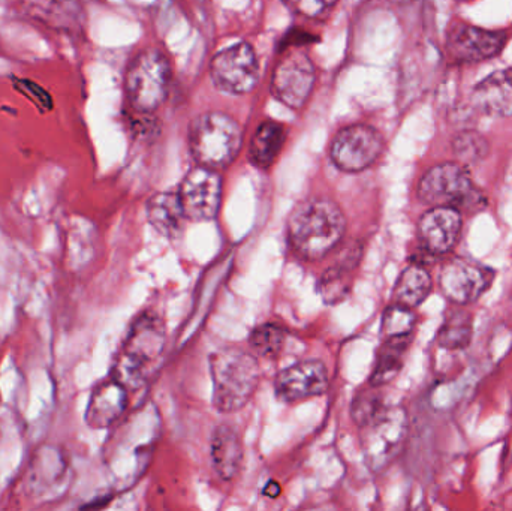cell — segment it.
I'll return each mask as SVG.
<instances>
[{"instance_id":"1","label":"cell","mask_w":512,"mask_h":511,"mask_svg":"<svg viewBox=\"0 0 512 511\" xmlns=\"http://www.w3.org/2000/svg\"><path fill=\"white\" fill-rule=\"evenodd\" d=\"M165 342L167 330L161 317L152 311L138 315L126 335L111 377L116 378L129 392L140 390L159 368Z\"/></svg>"},{"instance_id":"2","label":"cell","mask_w":512,"mask_h":511,"mask_svg":"<svg viewBox=\"0 0 512 511\" xmlns=\"http://www.w3.org/2000/svg\"><path fill=\"white\" fill-rule=\"evenodd\" d=\"M346 233L342 209L328 198H312L295 207L288 222L292 249L306 260H321Z\"/></svg>"},{"instance_id":"3","label":"cell","mask_w":512,"mask_h":511,"mask_svg":"<svg viewBox=\"0 0 512 511\" xmlns=\"http://www.w3.org/2000/svg\"><path fill=\"white\" fill-rule=\"evenodd\" d=\"M213 405L221 413L242 410L258 387L261 371L251 353L239 347L221 348L210 356Z\"/></svg>"},{"instance_id":"4","label":"cell","mask_w":512,"mask_h":511,"mask_svg":"<svg viewBox=\"0 0 512 511\" xmlns=\"http://www.w3.org/2000/svg\"><path fill=\"white\" fill-rule=\"evenodd\" d=\"M243 132L239 123L228 114H201L189 132V146L195 161L203 167H228L242 149Z\"/></svg>"},{"instance_id":"5","label":"cell","mask_w":512,"mask_h":511,"mask_svg":"<svg viewBox=\"0 0 512 511\" xmlns=\"http://www.w3.org/2000/svg\"><path fill=\"white\" fill-rule=\"evenodd\" d=\"M417 197L426 206L454 207L460 212L486 206V198L460 162H442L429 168L418 182Z\"/></svg>"},{"instance_id":"6","label":"cell","mask_w":512,"mask_h":511,"mask_svg":"<svg viewBox=\"0 0 512 511\" xmlns=\"http://www.w3.org/2000/svg\"><path fill=\"white\" fill-rule=\"evenodd\" d=\"M408 414L402 407H385L361 429L364 461L373 473H381L402 452L408 437Z\"/></svg>"},{"instance_id":"7","label":"cell","mask_w":512,"mask_h":511,"mask_svg":"<svg viewBox=\"0 0 512 511\" xmlns=\"http://www.w3.org/2000/svg\"><path fill=\"white\" fill-rule=\"evenodd\" d=\"M171 84V65L164 53L144 50L126 72V93L135 111L152 113L164 104Z\"/></svg>"},{"instance_id":"8","label":"cell","mask_w":512,"mask_h":511,"mask_svg":"<svg viewBox=\"0 0 512 511\" xmlns=\"http://www.w3.org/2000/svg\"><path fill=\"white\" fill-rule=\"evenodd\" d=\"M495 272L480 261L469 258H451L442 264L439 287L448 302L454 306H468L478 302L492 287Z\"/></svg>"},{"instance_id":"9","label":"cell","mask_w":512,"mask_h":511,"mask_svg":"<svg viewBox=\"0 0 512 511\" xmlns=\"http://www.w3.org/2000/svg\"><path fill=\"white\" fill-rule=\"evenodd\" d=\"M384 150V138L369 125H351L337 132L330 158L339 170L360 173L372 167Z\"/></svg>"},{"instance_id":"10","label":"cell","mask_w":512,"mask_h":511,"mask_svg":"<svg viewBox=\"0 0 512 511\" xmlns=\"http://www.w3.org/2000/svg\"><path fill=\"white\" fill-rule=\"evenodd\" d=\"M213 83L230 95H245L254 90L259 77L258 59L254 48L246 42L219 51L210 65Z\"/></svg>"},{"instance_id":"11","label":"cell","mask_w":512,"mask_h":511,"mask_svg":"<svg viewBox=\"0 0 512 511\" xmlns=\"http://www.w3.org/2000/svg\"><path fill=\"white\" fill-rule=\"evenodd\" d=\"M315 80V66L309 56L301 51H291L274 69L271 92L286 107L300 110L309 99Z\"/></svg>"},{"instance_id":"12","label":"cell","mask_w":512,"mask_h":511,"mask_svg":"<svg viewBox=\"0 0 512 511\" xmlns=\"http://www.w3.org/2000/svg\"><path fill=\"white\" fill-rule=\"evenodd\" d=\"M177 194L189 221H210L221 206V176L213 168L198 165L186 174Z\"/></svg>"},{"instance_id":"13","label":"cell","mask_w":512,"mask_h":511,"mask_svg":"<svg viewBox=\"0 0 512 511\" xmlns=\"http://www.w3.org/2000/svg\"><path fill=\"white\" fill-rule=\"evenodd\" d=\"M507 44V35L471 24H454L448 32L447 51L456 63H478L499 56Z\"/></svg>"},{"instance_id":"14","label":"cell","mask_w":512,"mask_h":511,"mask_svg":"<svg viewBox=\"0 0 512 511\" xmlns=\"http://www.w3.org/2000/svg\"><path fill=\"white\" fill-rule=\"evenodd\" d=\"M330 386L327 368L319 360H304L277 374L274 392L286 404L306 401L324 395Z\"/></svg>"},{"instance_id":"15","label":"cell","mask_w":512,"mask_h":511,"mask_svg":"<svg viewBox=\"0 0 512 511\" xmlns=\"http://www.w3.org/2000/svg\"><path fill=\"white\" fill-rule=\"evenodd\" d=\"M463 230V213L454 207H430L418 221L421 248L433 257L453 252Z\"/></svg>"},{"instance_id":"16","label":"cell","mask_w":512,"mask_h":511,"mask_svg":"<svg viewBox=\"0 0 512 511\" xmlns=\"http://www.w3.org/2000/svg\"><path fill=\"white\" fill-rule=\"evenodd\" d=\"M68 477V464L56 447L45 446L33 456L26 474L24 489L35 500L50 501L60 497Z\"/></svg>"},{"instance_id":"17","label":"cell","mask_w":512,"mask_h":511,"mask_svg":"<svg viewBox=\"0 0 512 511\" xmlns=\"http://www.w3.org/2000/svg\"><path fill=\"white\" fill-rule=\"evenodd\" d=\"M129 390L116 378L99 383L87 405L86 422L90 428L105 429L113 426L128 407Z\"/></svg>"},{"instance_id":"18","label":"cell","mask_w":512,"mask_h":511,"mask_svg":"<svg viewBox=\"0 0 512 511\" xmlns=\"http://www.w3.org/2000/svg\"><path fill=\"white\" fill-rule=\"evenodd\" d=\"M472 104L492 117L512 116V66L493 72L475 86Z\"/></svg>"},{"instance_id":"19","label":"cell","mask_w":512,"mask_h":511,"mask_svg":"<svg viewBox=\"0 0 512 511\" xmlns=\"http://www.w3.org/2000/svg\"><path fill=\"white\" fill-rule=\"evenodd\" d=\"M243 443L236 429L221 425L210 438V461L222 480H233L242 470Z\"/></svg>"},{"instance_id":"20","label":"cell","mask_w":512,"mask_h":511,"mask_svg":"<svg viewBox=\"0 0 512 511\" xmlns=\"http://www.w3.org/2000/svg\"><path fill=\"white\" fill-rule=\"evenodd\" d=\"M147 219L161 236L176 239L185 228L186 215L179 194L158 192L147 201Z\"/></svg>"},{"instance_id":"21","label":"cell","mask_w":512,"mask_h":511,"mask_svg":"<svg viewBox=\"0 0 512 511\" xmlns=\"http://www.w3.org/2000/svg\"><path fill=\"white\" fill-rule=\"evenodd\" d=\"M360 258L361 248L349 249L342 260L325 270L319 279L318 291L327 305H337L349 296L352 290V273Z\"/></svg>"},{"instance_id":"22","label":"cell","mask_w":512,"mask_h":511,"mask_svg":"<svg viewBox=\"0 0 512 511\" xmlns=\"http://www.w3.org/2000/svg\"><path fill=\"white\" fill-rule=\"evenodd\" d=\"M412 342V335L399 338H385L376 356L375 368L370 375V386L382 387L391 383L405 365L406 353Z\"/></svg>"},{"instance_id":"23","label":"cell","mask_w":512,"mask_h":511,"mask_svg":"<svg viewBox=\"0 0 512 511\" xmlns=\"http://www.w3.org/2000/svg\"><path fill=\"white\" fill-rule=\"evenodd\" d=\"M433 281L427 269L420 264H411L400 273L394 285L393 299L397 305L415 309L426 302L432 293Z\"/></svg>"},{"instance_id":"24","label":"cell","mask_w":512,"mask_h":511,"mask_svg":"<svg viewBox=\"0 0 512 511\" xmlns=\"http://www.w3.org/2000/svg\"><path fill=\"white\" fill-rule=\"evenodd\" d=\"M285 137V128L280 123L271 120L262 122L256 129L249 147L252 164L259 168L271 167L282 150Z\"/></svg>"},{"instance_id":"25","label":"cell","mask_w":512,"mask_h":511,"mask_svg":"<svg viewBox=\"0 0 512 511\" xmlns=\"http://www.w3.org/2000/svg\"><path fill=\"white\" fill-rule=\"evenodd\" d=\"M474 335V320L465 306H456L448 312L438 333V342L442 348L450 351L465 350L471 344Z\"/></svg>"},{"instance_id":"26","label":"cell","mask_w":512,"mask_h":511,"mask_svg":"<svg viewBox=\"0 0 512 511\" xmlns=\"http://www.w3.org/2000/svg\"><path fill=\"white\" fill-rule=\"evenodd\" d=\"M286 330L273 323L261 324L251 333L249 344L259 357L277 359L286 345Z\"/></svg>"},{"instance_id":"27","label":"cell","mask_w":512,"mask_h":511,"mask_svg":"<svg viewBox=\"0 0 512 511\" xmlns=\"http://www.w3.org/2000/svg\"><path fill=\"white\" fill-rule=\"evenodd\" d=\"M453 152L457 162L465 165H477L487 158L490 144L484 135L477 131H463L453 140Z\"/></svg>"},{"instance_id":"28","label":"cell","mask_w":512,"mask_h":511,"mask_svg":"<svg viewBox=\"0 0 512 511\" xmlns=\"http://www.w3.org/2000/svg\"><path fill=\"white\" fill-rule=\"evenodd\" d=\"M415 324H417V315L414 309L394 303L390 308L385 309L382 317V333L385 338L409 336L414 332Z\"/></svg>"},{"instance_id":"29","label":"cell","mask_w":512,"mask_h":511,"mask_svg":"<svg viewBox=\"0 0 512 511\" xmlns=\"http://www.w3.org/2000/svg\"><path fill=\"white\" fill-rule=\"evenodd\" d=\"M378 389L379 387L370 386V389L358 393L354 401H352L351 416L360 428H363L379 411L385 408L381 393L378 392Z\"/></svg>"},{"instance_id":"30","label":"cell","mask_w":512,"mask_h":511,"mask_svg":"<svg viewBox=\"0 0 512 511\" xmlns=\"http://www.w3.org/2000/svg\"><path fill=\"white\" fill-rule=\"evenodd\" d=\"M295 14L307 18H318L331 11L337 0H283Z\"/></svg>"},{"instance_id":"31","label":"cell","mask_w":512,"mask_h":511,"mask_svg":"<svg viewBox=\"0 0 512 511\" xmlns=\"http://www.w3.org/2000/svg\"><path fill=\"white\" fill-rule=\"evenodd\" d=\"M264 494L268 495L270 498L279 497L280 494V486L277 485L276 482H270L267 486H265Z\"/></svg>"}]
</instances>
